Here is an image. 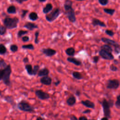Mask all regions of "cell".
Returning a JSON list of instances; mask_svg holds the SVG:
<instances>
[{
    "label": "cell",
    "mask_w": 120,
    "mask_h": 120,
    "mask_svg": "<svg viewBox=\"0 0 120 120\" xmlns=\"http://www.w3.org/2000/svg\"><path fill=\"white\" fill-rule=\"evenodd\" d=\"M105 33L108 36H110V37H112L113 36L114 33V32L111 30H105Z\"/></svg>",
    "instance_id": "obj_37"
},
{
    "label": "cell",
    "mask_w": 120,
    "mask_h": 120,
    "mask_svg": "<svg viewBox=\"0 0 120 120\" xmlns=\"http://www.w3.org/2000/svg\"><path fill=\"white\" fill-rule=\"evenodd\" d=\"M101 41L107 44V45H111L114 47V48L116 47H120V45L119 44H118L116 42H115L114 40H111L109 38H102L101 39Z\"/></svg>",
    "instance_id": "obj_10"
},
{
    "label": "cell",
    "mask_w": 120,
    "mask_h": 120,
    "mask_svg": "<svg viewBox=\"0 0 120 120\" xmlns=\"http://www.w3.org/2000/svg\"><path fill=\"white\" fill-rule=\"evenodd\" d=\"M66 53L70 56H73L75 53V50L73 47H69L65 50Z\"/></svg>",
    "instance_id": "obj_24"
},
{
    "label": "cell",
    "mask_w": 120,
    "mask_h": 120,
    "mask_svg": "<svg viewBox=\"0 0 120 120\" xmlns=\"http://www.w3.org/2000/svg\"><path fill=\"white\" fill-rule=\"evenodd\" d=\"M25 69L28 73V74L30 75H33L32 74V67L30 64H27L25 66Z\"/></svg>",
    "instance_id": "obj_27"
},
{
    "label": "cell",
    "mask_w": 120,
    "mask_h": 120,
    "mask_svg": "<svg viewBox=\"0 0 120 120\" xmlns=\"http://www.w3.org/2000/svg\"><path fill=\"white\" fill-rule=\"evenodd\" d=\"M108 104L109 105V106L110 107V108L111 107H112L113 106V105H114V102H113V100H112V99H109L108 101Z\"/></svg>",
    "instance_id": "obj_44"
},
{
    "label": "cell",
    "mask_w": 120,
    "mask_h": 120,
    "mask_svg": "<svg viewBox=\"0 0 120 120\" xmlns=\"http://www.w3.org/2000/svg\"><path fill=\"white\" fill-rule=\"evenodd\" d=\"M41 51L45 55L48 57H51L56 53V51L55 50L50 48H43L41 50Z\"/></svg>",
    "instance_id": "obj_11"
},
{
    "label": "cell",
    "mask_w": 120,
    "mask_h": 120,
    "mask_svg": "<svg viewBox=\"0 0 120 120\" xmlns=\"http://www.w3.org/2000/svg\"><path fill=\"white\" fill-rule=\"evenodd\" d=\"M35 93L37 98L40 100H46L50 98V95L42 90H36L35 91Z\"/></svg>",
    "instance_id": "obj_7"
},
{
    "label": "cell",
    "mask_w": 120,
    "mask_h": 120,
    "mask_svg": "<svg viewBox=\"0 0 120 120\" xmlns=\"http://www.w3.org/2000/svg\"><path fill=\"white\" fill-rule=\"evenodd\" d=\"M23 27L30 30H32L38 28V26L37 25L30 22H27V23H26L24 25Z\"/></svg>",
    "instance_id": "obj_18"
},
{
    "label": "cell",
    "mask_w": 120,
    "mask_h": 120,
    "mask_svg": "<svg viewBox=\"0 0 120 120\" xmlns=\"http://www.w3.org/2000/svg\"><path fill=\"white\" fill-rule=\"evenodd\" d=\"M22 48L24 49H29L33 50L34 49V47L32 44H28V45H22Z\"/></svg>",
    "instance_id": "obj_30"
},
{
    "label": "cell",
    "mask_w": 120,
    "mask_h": 120,
    "mask_svg": "<svg viewBox=\"0 0 120 120\" xmlns=\"http://www.w3.org/2000/svg\"><path fill=\"white\" fill-rule=\"evenodd\" d=\"M49 70L48 68H44L40 70H39L38 72V75L39 77H43L45 76H47L49 74Z\"/></svg>",
    "instance_id": "obj_17"
},
{
    "label": "cell",
    "mask_w": 120,
    "mask_h": 120,
    "mask_svg": "<svg viewBox=\"0 0 120 120\" xmlns=\"http://www.w3.org/2000/svg\"><path fill=\"white\" fill-rule=\"evenodd\" d=\"M29 18L30 20L35 21L38 19V14L36 12H31L29 15Z\"/></svg>",
    "instance_id": "obj_25"
},
{
    "label": "cell",
    "mask_w": 120,
    "mask_h": 120,
    "mask_svg": "<svg viewBox=\"0 0 120 120\" xmlns=\"http://www.w3.org/2000/svg\"><path fill=\"white\" fill-rule=\"evenodd\" d=\"M19 20L17 17H15L11 18L9 17H6L3 20L4 26L8 29H13L17 27V24Z\"/></svg>",
    "instance_id": "obj_3"
},
{
    "label": "cell",
    "mask_w": 120,
    "mask_h": 120,
    "mask_svg": "<svg viewBox=\"0 0 120 120\" xmlns=\"http://www.w3.org/2000/svg\"><path fill=\"white\" fill-rule=\"evenodd\" d=\"M75 95L76 96H77V97H80V95H81V92L80 90H76L75 91Z\"/></svg>",
    "instance_id": "obj_46"
},
{
    "label": "cell",
    "mask_w": 120,
    "mask_h": 120,
    "mask_svg": "<svg viewBox=\"0 0 120 120\" xmlns=\"http://www.w3.org/2000/svg\"><path fill=\"white\" fill-rule=\"evenodd\" d=\"M39 69V66L38 65H35L32 68V74L33 75H35L38 74V71Z\"/></svg>",
    "instance_id": "obj_33"
},
{
    "label": "cell",
    "mask_w": 120,
    "mask_h": 120,
    "mask_svg": "<svg viewBox=\"0 0 120 120\" xmlns=\"http://www.w3.org/2000/svg\"><path fill=\"white\" fill-rule=\"evenodd\" d=\"M3 98L7 102L10 104L11 105H12L13 107H14V108L15 107V106H16V104L15 102L14 98L12 96H6Z\"/></svg>",
    "instance_id": "obj_14"
},
{
    "label": "cell",
    "mask_w": 120,
    "mask_h": 120,
    "mask_svg": "<svg viewBox=\"0 0 120 120\" xmlns=\"http://www.w3.org/2000/svg\"><path fill=\"white\" fill-rule=\"evenodd\" d=\"M99 54L103 59L105 60H112L114 59V56L112 53L106 52L102 49H101L99 51Z\"/></svg>",
    "instance_id": "obj_9"
},
{
    "label": "cell",
    "mask_w": 120,
    "mask_h": 120,
    "mask_svg": "<svg viewBox=\"0 0 120 120\" xmlns=\"http://www.w3.org/2000/svg\"><path fill=\"white\" fill-rule=\"evenodd\" d=\"M99 3L102 6L106 5L109 2L108 0H98Z\"/></svg>",
    "instance_id": "obj_39"
},
{
    "label": "cell",
    "mask_w": 120,
    "mask_h": 120,
    "mask_svg": "<svg viewBox=\"0 0 120 120\" xmlns=\"http://www.w3.org/2000/svg\"><path fill=\"white\" fill-rule=\"evenodd\" d=\"M11 73L12 69L10 64H8L7 66L3 69H0V81H2L5 85L9 87L11 85L10 81Z\"/></svg>",
    "instance_id": "obj_1"
},
{
    "label": "cell",
    "mask_w": 120,
    "mask_h": 120,
    "mask_svg": "<svg viewBox=\"0 0 120 120\" xmlns=\"http://www.w3.org/2000/svg\"><path fill=\"white\" fill-rule=\"evenodd\" d=\"M7 28L3 25H0V35H4L7 31Z\"/></svg>",
    "instance_id": "obj_35"
},
{
    "label": "cell",
    "mask_w": 120,
    "mask_h": 120,
    "mask_svg": "<svg viewBox=\"0 0 120 120\" xmlns=\"http://www.w3.org/2000/svg\"><path fill=\"white\" fill-rule=\"evenodd\" d=\"M38 0L41 2H45L46 0Z\"/></svg>",
    "instance_id": "obj_55"
},
{
    "label": "cell",
    "mask_w": 120,
    "mask_h": 120,
    "mask_svg": "<svg viewBox=\"0 0 120 120\" xmlns=\"http://www.w3.org/2000/svg\"><path fill=\"white\" fill-rule=\"evenodd\" d=\"M60 14V11L59 8H56L51 12L45 15L46 20L49 22H52L56 19Z\"/></svg>",
    "instance_id": "obj_5"
},
{
    "label": "cell",
    "mask_w": 120,
    "mask_h": 120,
    "mask_svg": "<svg viewBox=\"0 0 120 120\" xmlns=\"http://www.w3.org/2000/svg\"><path fill=\"white\" fill-rule=\"evenodd\" d=\"M22 61H23V62L24 63H28V62H29V59H28V58L27 57H25V58H23Z\"/></svg>",
    "instance_id": "obj_49"
},
{
    "label": "cell",
    "mask_w": 120,
    "mask_h": 120,
    "mask_svg": "<svg viewBox=\"0 0 120 120\" xmlns=\"http://www.w3.org/2000/svg\"><path fill=\"white\" fill-rule=\"evenodd\" d=\"M116 101L115 103V107L117 109H120V95L119 94L116 97Z\"/></svg>",
    "instance_id": "obj_32"
},
{
    "label": "cell",
    "mask_w": 120,
    "mask_h": 120,
    "mask_svg": "<svg viewBox=\"0 0 120 120\" xmlns=\"http://www.w3.org/2000/svg\"><path fill=\"white\" fill-rule=\"evenodd\" d=\"M78 0V1H82V0Z\"/></svg>",
    "instance_id": "obj_57"
},
{
    "label": "cell",
    "mask_w": 120,
    "mask_h": 120,
    "mask_svg": "<svg viewBox=\"0 0 120 120\" xmlns=\"http://www.w3.org/2000/svg\"><path fill=\"white\" fill-rule=\"evenodd\" d=\"M18 46L16 45L13 44L10 46V50L13 52H16L18 51Z\"/></svg>",
    "instance_id": "obj_31"
},
{
    "label": "cell",
    "mask_w": 120,
    "mask_h": 120,
    "mask_svg": "<svg viewBox=\"0 0 120 120\" xmlns=\"http://www.w3.org/2000/svg\"><path fill=\"white\" fill-rule=\"evenodd\" d=\"M114 63H115V64H118L119 63V62L117 60H114Z\"/></svg>",
    "instance_id": "obj_54"
},
{
    "label": "cell",
    "mask_w": 120,
    "mask_h": 120,
    "mask_svg": "<svg viewBox=\"0 0 120 120\" xmlns=\"http://www.w3.org/2000/svg\"><path fill=\"white\" fill-rule=\"evenodd\" d=\"M7 49L2 44H0V55H4L6 53Z\"/></svg>",
    "instance_id": "obj_28"
},
{
    "label": "cell",
    "mask_w": 120,
    "mask_h": 120,
    "mask_svg": "<svg viewBox=\"0 0 120 120\" xmlns=\"http://www.w3.org/2000/svg\"><path fill=\"white\" fill-rule=\"evenodd\" d=\"M99 60V57L98 56H95L93 57V62L94 63H97Z\"/></svg>",
    "instance_id": "obj_42"
},
{
    "label": "cell",
    "mask_w": 120,
    "mask_h": 120,
    "mask_svg": "<svg viewBox=\"0 0 120 120\" xmlns=\"http://www.w3.org/2000/svg\"><path fill=\"white\" fill-rule=\"evenodd\" d=\"M76 98L74 95H71L66 100L67 104L70 106H72L76 103Z\"/></svg>",
    "instance_id": "obj_15"
},
{
    "label": "cell",
    "mask_w": 120,
    "mask_h": 120,
    "mask_svg": "<svg viewBox=\"0 0 120 120\" xmlns=\"http://www.w3.org/2000/svg\"><path fill=\"white\" fill-rule=\"evenodd\" d=\"M52 9V5L51 3H48L43 9V12L44 14H47Z\"/></svg>",
    "instance_id": "obj_20"
},
{
    "label": "cell",
    "mask_w": 120,
    "mask_h": 120,
    "mask_svg": "<svg viewBox=\"0 0 120 120\" xmlns=\"http://www.w3.org/2000/svg\"><path fill=\"white\" fill-rule=\"evenodd\" d=\"M92 24L94 27L96 26H99L103 27H106V25L104 22L101 21L100 20H99V19H97V18H93L92 19Z\"/></svg>",
    "instance_id": "obj_16"
},
{
    "label": "cell",
    "mask_w": 120,
    "mask_h": 120,
    "mask_svg": "<svg viewBox=\"0 0 120 120\" xmlns=\"http://www.w3.org/2000/svg\"><path fill=\"white\" fill-rule=\"evenodd\" d=\"M35 43L36 44H38L39 40H38V36H39V32L36 31L35 33Z\"/></svg>",
    "instance_id": "obj_38"
},
{
    "label": "cell",
    "mask_w": 120,
    "mask_h": 120,
    "mask_svg": "<svg viewBox=\"0 0 120 120\" xmlns=\"http://www.w3.org/2000/svg\"></svg>",
    "instance_id": "obj_58"
},
{
    "label": "cell",
    "mask_w": 120,
    "mask_h": 120,
    "mask_svg": "<svg viewBox=\"0 0 120 120\" xmlns=\"http://www.w3.org/2000/svg\"><path fill=\"white\" fill-rule=\"evenodd\" d=\"M73 2L71 0H66L64 4V8L65 10L68 9L72 8Z\"/></svg>",
    "instance_id": "obj_21"
},
{
    "label": "cell",
    "mask_w": 120,
    "mask_h": 120,
    "mask_svg": "<svg viewBox=\"0 0 120 120\" xmlns=\"http://www.w3.org/2000/svg\"><path fill=\"white\" fill-rule=\"evenodd\" d=\"M16 107L19 110L23 112H28L30 113H33L35 112V107L25 100H22L19 102L16 105Z\"/></svg>",
    "instance_id": "obj_2"
},
{
    "label": "cell",
    "mask_w": 120,
    "mask_h": 120,
    "mask_svg": "<svg viewBox=\"0 0 120 120\" xmlns=\"http://www.w3.org/2000/svg\"><path fill=\"white\" fill-rule=\"evenodd\" d=\"M88 120H95V119H89Z\"/></svg>",
    "instance_id": "obj_56"
},
{
    "label": "cell",
    "mask_w": 120,
    "mask_h": 120,
    "mask_svg": "<svg viewBox=\"0 0 120 120\" xmlns=\"http://www.w3.org/2000/svg\"><path fill=\"white\" fill-rule=\"evenodd\" d=\"M60 81L57 80L54 82V84L55 86H58L60 84Z\"/></svg>",
    "instance_id": "obj_50"
},
{
    "label": "cell",
    "mask_w": 120,
    "mask_h": 120,
    "mask_svg": "<svg viewBox=\"0 0 120 120\" xmlns=\"http://www.w3.org/2000/svg\"><path fill=\"white\" fill-rule=\"evenodd\" d=\"M72 76L75 79L77 80H81L83 78L82 75L80 72L77 71H74L72 73Z\"/></svg>",
    "instance_id": "obj_23"
},
{
    "label": "cell",
    "mask_w": 120,
    "mask_h": 120,
    "mask_svg": "<svg viewBox=\"0 0 120 120\" xmlns=\"http://www.w3.org/2000/svg\"><path fill=\"white\" fill-rule=\"evenodd\" d=\"M70 120H78L77 117L74 115H71L69 117Z\"/></svg>",
    "instance_id": "obj_45"
},
{
    "label": "cell",
    "mask_w": 120,
    "mask_h": 120,
    "mask_svg": "<svg viewBox=\"0 0 120 120\" xmlns=\"http://www.w3.org/2000/svg\"><path fill=\"white\" fill-rule=\"evenodd\" d=\"M40 82L45 85H50L52 83V79L49 76H45L41 77L40 79Z\"/></svg>",
    "instance_id": "obj_12"
},
{
    "label": "cell",
    "mask_w": 120,
    "mask_h": 120,
    "mask_svg": "<svg viewBox=\"0 0 120 120\" xmlns=\"http://www.w3.org/2000/svg\"><path fill=\"white\" fill-rule=\"evenodd\" d=\"M100 120H109L108 118H107V117H103Z\"/></svg>",
    "instance_id": "obj_52"
},
{
    "label": "cell",
    "mask_w": 120,
    "mask_h": 120,
    "mask_svg": "<svg viewBox=\"0 0 120 120\" xmlns=\"http://www.w3.org/2000/svg\"><path fill=\"white\" fill-rule=\"evenodd\" d=\"M110 69L112 71H113V72H115V71H118V68L115 66V65H114L113 64H112L110 65Z\"/></svg>",
    "instance_id": "obj_40"
},
{
    "label": "cell",
    "mask_w": 120,
    "mask_h": 120,
    "mask_svg": "<svg viewBox=\"0 0 120 120\" xmlns=\"http://www.w3.org/2000/svg\"><path fill=\"white\" fill-rule=\"evenodd\" d=\"M101 49L102 50H104L106 52H109L110 53H112V48L111 46H110L108 45H104L102 46H101Z\"/></svg>",
    "instance_id": "obj_26"
},
{
    "label": "cell",
    "mask_w": 120,
    "mask_h": 120,
    "mask_svg": "<svg viewBox=\"0 0 120 120\" xmlns=\"http://www.w3.org/2000/svg\"><path fill=\"white\" fill-rule=\"evenodd\" d=\"M67 60L69 62H71L76 66H80L82 65V62L80 60L75 58L68 57L67 58Z\"/></svg>",
    "instance_id": "obj_19"
},
{
    "label": "cell",
    "mask_w": 120,
    "mask_h": 120,
    "mask_svg": "<svg viewBox=\"0 0 120 120\" xmlns=\"http://www.w3.org/2000/svg\"><path fill=\"white\" fill-rule=\"evenodd\" d=\"M81 103L85 107L89 108H91L94 109L95 107V103L88 99H86L85 100H82L81 101Z\"/></svg>",
    "instance_id": "obj_13"
},
{
    "label": "cell",
    "mask_w": 120,
    "mask_h": 120,
    "mask_svg": "<svg viewBox=\"0 0 120 120\" xmlns=\"http://www.w3.org/2000/svg\"><path fill=\"white\" fill-rule=\"evenodd\" d=\"M78 120H88V119L85 116H82L79 118Z\"/></svg>",
    "instance_id": "obj_48"
},
{
    "label": "cell",
    "mask_w": 120,
    "mask_h": 120,
    "mask_svg": "<svg viewBox=\"0 0 120 120\" xmlns=\"http://www.w3.org/2000/svg\"><path fill=\"white\" fill-rule=\"evenodd\" d=\"M65 15L71 22H75L76 21L75 10L72 8L65 10Z\"/></svg>",
    "instance_id": "obj_8"
},
{
    "label": "cell",
    "mask_w": 120,
    "mask_h": 120,
    "mask_svg": "<svg viewBox=\"0 0 120 120\" xmlns=\"http://www.w3.org/2000/svg\"><path fill=\"white\" fill-rule=\"evenodd\" d=\"M103 10H104V11L105 13H106V14H109V15H113V14L114 13L115 11V9H114L106 8H104V9H103Z\"/></svg>",
    "instance_id": "obj_29"
},
{
    "label": "cell",
    "mask_w": 120,
    "mask_h": 120,
    "mask_svg": "<svg viewBox=\"0 0 120 120\" xmlns=\"http://www.w3.org/2000/svg\"><path fill=\"white\" fill-rule=\"evenodd\" d=\"M106 87L108 89L116 90L120 87V81L116 79H109L106 82Z\"/></svg>",
    "instance_id": "obj_6"
},
{
    "label": "cell",
    "mask_w": 120,
    "mask_h": 120,
    "mask_svg": "<svg viewBox=\"0 0 120 120\" xmlns=\"http://www.w3.org/2000/svg\"><path fill=\"white\" fill-rule=\"evenodd\" d=\"M22 39L23 42H28L30 38L28 36H23V37H22Z\"/></svg>",
    "instance_id": "obj_43"
},
{
    "label": "cell",
    "mask_w": 120,
    "mask_h": 120,
    "mask_svg": "<svg viewBox=\"0 0 120 120\" xmlns=\"http://www.w3.org/2000/svg\"><path fill=\"white\" fill-rule=\"evenodd\" d=\"M7 65H8V64L5 62L4 60H3V59H0V68H2V69L4 68L7 66Z\"/></svg>",
    "instance_id": "obj_34"
},
{
    "label": "cell",
    "mask_w": 120,
    "mask_h": 120,
    "mask_svg": "<svg viewBox=\"0 0 120 120\" xmlns=\"http://www.w3.org/2000/svg\"><path fill=\"white\" fill-rule=\"evenodd\" d=\"M91 110L90 109H86L84 111H83L82 113L83 114H88V113H90L91 112Z\"/></svg>",
    "instance_id": "obj_47"
},
{
    "label": "cell",
    "mask_w": 120,
    "mask_h": 120,
    "mask_svg": "<svg viewBox=\"0 0 120 120\" xmlns=\"http://www.w3.org/2000/svg\"><path fill=\"white\" fill-rule=\"evenodd\" d=\"M7 11L8 14H14L16 13V9L15 6L10 5L8 8L7 9Z\"/></svg>",
    "instance_id": "obj_22"
},
{
    "label": "cell",
    "mask_w": 120,
    "mask_h": 120,
    "mask_svg": "<svg viewBox=\"0 0 120 120\" xmlns=\"http://www.w3.org/2000/svg\"><path fill=\"white\" fill-rule=\"evenodd\" d=\"M28 12V10H25V9H22V14H21V17L22 18H23L27 13Z\"/></svg>",
    "instance_id": "obj_41"
},
{
    "label": "cell",
    "mask_w": 120,
    "mask_h": 120,
    "mask_svg": "<svg viewBox=\"0 0 120 120\" xmlns=\"http://www.w3.org/2000/svg\"><path fill=\"white\" fill-rule=\"evenodd\" d=\"M36 120H43L41 117H38L37 118Z\"/></svg>",
    "instance_id": "obj_53"
},
{
    "label": "cell",
    "mask_w": 120,
    "mask_h": 120,
    "mask_svg": "<svg viewBox=\"0 0 120 120\" xmlns=\"http://www.w3.org/2000/svg\"><path fill=\"white\" fill-rule=\"evenodd\" d=\"M101 104L103 108V111L104 116L107 118H111V112L110 110V107L108 104V101L106 98H104L102 101Z\"/></svg>",
    "instance_id": "obj_4"
},
{
    "label": "cell",
    "mask_w": 120,
    "mask_h": 120,
    "mask_svg": "<svg viewBox=\"0 0 120 120\" xmlns=\"http://www.w3.org/2000/svg\"><path fill=\"white\" fill-rule=\"evenodd\" d=\"M28 0H15V1L17 2V3H19V4H22V3L24 1H27Z\"/></svg>",
    "instance_id": "obj_51"
},
{
    "label": "cell",
    "mask_w": 120,
    "mask_h": 120,
    "mask_svg": "<svg viewBox=\"0 0 120 120\" xmlns=\"http://www.w3.org/2000/svg\"><path fill=\"white\" fill-rule=\"evenodd\" d=\"M28 33V31L27 30H20L18 31L17 33V37L18 38L21 37L22 36L25 35Z\"/></svg>",
    "instance_id": "obj_36"
}]
</instances>
